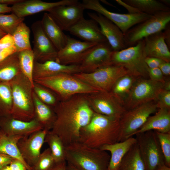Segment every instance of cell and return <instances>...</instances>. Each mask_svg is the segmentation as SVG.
I'll return each instance as SVG.
<instances>
[{
	"instance_id": "51",
	"label": "cell",
	"mask_w": 170,
	"mask_h": 170,
	"mask_svg": "<svg viewBox=\"0 0 170 170\" xmlns=\"http://www.w3.org/2000/svg\"><path fill=\"white\" fill-rule=\"evenodd\" d=\"M11 7L0 4V14H5L11 12Z\"/></svg>"
},
{
	"instance_id": "45",
	"label": "cell",
	"mask_w": 170,
	"mask_h": 170,
	"mask_svg": "<svg viewBox=\"0 0 170 170\" xmlns=\"http://www.w3.org/2000/svg\"><path fill=\"white\" fill-rule=\"evenodd\" d=\"M9 165L11 170H28L26 166L17 159H13Z\"/></svg>"
},
{
	"instance_id": "4",
	"label": "cell",
	"mask_w": 170,
	"mask_h": 170,
	"mask_svg": "<svg viewBox=\"0 0 170 170\" xmlns=\"http://www.w3.org/2000/svg\"><path fill=\"white\" fill-rule=\"evenodd\" d=\"M10 82L13 100L11 116L22 121H31L34 116L33 86L21 72Z\"/></svg>"
},
{
	"instance_id": "44",
	"label": "cell",
	"mask_w": 170,
	"mask_h": 170,
	"mask_svg": "<svg viewBox=\"0 0 170 170\" xmlns=\"http://www.w3.org/2000/svg\"><path fill=\"white\" fill-rule=\"evenodd\" d=\"M145 61L149 68H153L159 67L165 61L156 58L147 57L145 59Z\"/></svg>"
},
{
	"instance_id": "10",
	"label": "cell",
	"mask_w": 170,
	"mask_h": 170,
	"mask_svg": "<svg viewBox=\"0 0 170 170\" xmlns=\"http://www.w3.org/2000/svg\"><path fill=\"white\" fill-rule=\"evenodd\" d=\"M164 83L149 78L138 79L123 102L126 110L142 104L156 101L159 92L163 89Z\"/></svg>"
},
{
	"instance_id": "12",
	"label": "cell",
	"mask_w": 170,
	"mask_h": 170,
	"mask_svg": "<svg viewBox=\"0 0 170 170\" xmlns=\"http://www.w3.org/2000/svg\"><path fill=\"white\" fill-rule=\"evenodd\" d=\"M81 3L84 9L93 10L109 19L124 34L135 25L152 15L144 13L119 14L107 10L98 0H83Z\"/></svg>"
},
{
	"instance_id": "46",
	"label": "cell",
	"mask_w": 170,
	"mask_h": 170,
	"mask_svg": "<svg viewBox=\"0 0 170 170\" xmlns=\"http://www.w3.org/2000/svg\"><path fill=\"white\" fill-rule=\"evenodd\" d=\"M116 2L119 5L124 7L128 12L129 14H136L141 13L137 8L128 4L122 0H116Z\"/></svg>"
},
{
	"instance_id": "56",
	"label": "cell",
	"mask_w": 170,
	"mask_h": 170,
	"mask_svg": "<svg viewBox=\"0 0 170 170\" xmlns=\"http://www.w3.org/2000/svg\"><path fill=\"white\" fill-rule=\"evenodd\" d=\"M0 170H11L9 165L5 166L1 168Z\"/></svg>"
},
{
	"instance_id": "37",
	"label": "cell",
	"mask_w": 170,
	"mask_h": 170,
	"mask_svg": "<svg viewBox=\"0 0 170 170\" xmlns=\"http://www.w3.org/2000/svg\"><path fill=\"white\" fill-rule=\"evenodd\" d=\"M12 107L10 82H0V116H10Z\"/></svg>"
},
{
	"instance_id": "53",
	"label": "cell",
	"mask_w": 170,
	"mask_h": 170,
	"mask_svg": "<svg viewBox=\"0 0 170 170\" xmlns=\"http://www.w3.org/2000/svg\"><path fill=\"white\" fill-rule=\"evenodd\" d=\"M156 170H170V167L163 164L160 166Z\"/></svg>"
},
{
	"instance_id": "29",
	"label": "cell",
	"mask_w": 170,
	"mask_h": 170,
	"mask_svg": "<svg viewBox=\"0 0 170 170\" xmlns=\"http://www.w3.org/2000/svg\"><path fill=\"white\" fill-rule=\"evenodd\" d=\"M23 136L8 135L0 128V152L8 155L22 162L28 170L31 167L25 162L19 150L17 143Z\"/></svg>"
},
{
	"instance_id": "2",
	"label": "cell",
	"mask_w": 170,
	"mask_h": 170,
	"mask_svg": "<svg viewBox=\"0 0 170 170\" xmlns=\"http://www.w3.org/2000/svg\"><path fill=\"white\" fill-rule=\"evenodd\" d=\"M120 119L95 112L89 122L80 130L78 141L99 148L118 142Z\"/></svg>"
},
{
	"instance_id": "35",
	"label": "cell",
	"mask_w": 170,
	"mask_h": 170,
	"mask_svg": "<svg viewBox=\"0 0 170 170\" xmlns=\"http://www.w3.org/2000/svg\"><path fill=\"white\" fill-rule=\"evenodd\" d=\"M30 29L24 21L17 26L12 35L17 52L32 49L30 42Z\"/></svg>"
},
{
	"instance_id": "48",
	"label": "cell",
	"mask_w": 170,
	"mask_h": 170,
	"mask_svg": "<svg viewBox=\"0 0 170 170\" xmlns=\"http://www.w3.org/2000/svg\"><path fill=\"white\" fill-rule=\"evenodd\" d=\"M164 76H169L170 75V62L164 61L159 66Z\"/></svg>"
},
{
	"instance_id": "19",
	"label": "cell",
	"mask_w": 170,
	"mask_h": 170,
	"mask_svg": "<svg viewBox=\"0 0 170 170\" xmlns=\"http://www.w3.org/2000/svg\"><path fill=\"white\" fill-rule=\"evenodd\" d=\"M87 14L91 19L98 23L113 51H118L127 48L124 34L117 26L99 14L88 12Z\"/></svg>"
},
{
	"instance_id": "54",
	"label": "cell",
	"mask_w": 170,
	"mask_h": 170,
	"mask_svg": "<svg viewBox=\"0 0 170 170\" xmlns=\"http://www.w3.org/2000/svg\"><path fill=\"white\" fill-rule=\"evenodd\" d=\"M159 1L165 5L170 7V0H160Z\"/></svg>"
},
{
	"instance_id": "24",
	"label": "cell",
	"mask_w": 170,
	"mask_h": 170,
	"mask_svg": "<svg viewBox=\"0 0 170 170\" xmlns=\"http://www.w3.org/2000/svg\"><path fill=\"white\" fill-rule=\"evenodd\" d=\"M144 53L146 57H152L170 62V52L165 39L163 31L144 39Z\"/></svg>"
},
{
	"instance_id": "17",
	"label": "cell",
	"mask_w": 170,
	"mask_h": 170,
	"mask_svg": "<svg viewBox=\"0 0 170 170\" xmlns=\"http://www.w3.org/2000/svg\"><path fill=\"white\" fill-rule=\"evenodd\" d=\"M48 131L42 129L21 139L17 143L19 152L26 163L31 167L37 162Z\"/></svg>"
},
{
	"instance_id": "15",
	"label": "cell",
	"mask_w": 170,
	"mask_h": 170,
	"mask_svg": "<svg viewBox=\"0 0 170 170\" xmlns=\"http://www.w3.org/2000/svg\"><path fill=\"white\" fill-rule=\"evenodd\" d=\"M33 37L32 49L35 61L42 63L56 60L58 51L46 35L40 20L34 22L31 26Z\"/></svg>"
},
{
	"instance_id": "36",
	"label": "cell",
	"mask_w": 170,
	"mask_h": 170,
	"mask_svg": "<svg viewBox=\"0 0 170 170\" xmlns=\"http://www.w3.org/2000/svg\"><path fill=\"white\" fill-rule=\"evenodd\" d=\"M18 57L21 72L30 81L33 87V72L35 60L32 49L18 52Z\"/></svg>"
},
{
	"instance_id": "31",
	"label": "cell",
	"mask_w": 170,
	"mask_h": 170,
	"mask_svg": "<svg viewBox=\"0 0 170 170\" xmlns=\"http://www.w3.org/2000/svg\"><path fill=\"white\" fill-rule=\"evenodd\" d=\"M118 170H146L137 143L126 154L122 161Z\"/></svg>"
},
{
	"instance_id": "21",
	"label": "cell",
	"mask_w": 170,
	"mask_h": 170,
	"mask_svg": "<svg viewBox=\"0 0 170 170\" xmlns=\"http://www.w3.org/2000/svg\"><path fill=\"white\" fill-rule=\"evenodd\" d=\"M0 128L5 133L11 136H28L43 129L34 119L26 122L13 117L11 115L0 116Z\"/></svg>"
},
{
	"instance_id": "52",
	"label": "cell",
	"mask_w": 170,
	"mask_h": 170,
	"mask_svg": "<svg viewBox=\"0 0 170 170\" xmlns=\"http://www.w3.org/2000/svg\"><path fill=\"white\" fill-rule=\"evenodd\" d=\"M163 89L170 91V81L169 80L165 79L164 83Z\"/></svg>"
},
{
	"instance_id": "23",
	"label": "cell",
	"mask_w": 170,
	"mask_h": 170,
	"mask_svg": "<svg viewBox=\"0 0 170 170\" xmlns=\"http://www.w3.org/2000/svg\"><path fill=\"white\" fill-rule=\"evenodd\" d=\"M80 72L78 65H65L55 60L42 63L35 61L33 76L34 80L60 73L73 74Z\"/></svg>"
},
{
	"instance_id": "28",
	"label": "cell",
	"mask_w": 170,
	"mask_h": 170,
	"mask_svg": "<svg viewBox=\"0 0 170 170\" xmlns=\"http://www.w3.org/2000/svg\"><path fill=\"white\" fill-rule=\"evenodd\" d=\"M34 118L43 129L51 130L56 119V115L52 107L42 102L33 93Z\"/></svg>"
},
{
	"instance_id": "16",
	"label": "cell",
	"mask_w": 170,
	"mask_h": 170,
	"mask_svg": "<svg viewBox=\"0 0 170 170\" xmlns=\"http://www.w3.org/2000/svg\"><path fill=\"white\" fill-rule=\"evenodd\" d=\"M97 44L68 36L65 46L58 51L55 61L65 65H79L90 49Z\"/></svg>"
},
{
	"instance_id": "30",
	"label": "cell",
	"mask_w": 170,
	"mask_h": 170,
	"mask_svg": "<svg viewBox=\"0 0 170 170\" xmlns=\"http://www.w3.org/2000/svg\"><path fill=\"white\" fill-rule=\"evenodd\" d=\"M21 72L18 52L0 62V82H10Z\"/></svg>"
},
{
	"instance_id": "6",
	"label": "cell",
	"mask_w": 170,
	"mask_h": 170,
	"mask_svg": "<svg viewBox=\"0 0 170 170\" xmlns=\"http://www.w3.org/2000/svg\"><path fill=\"white\" fill-rule=\"evenodd\" d=\"M144 45L143 39L134 46L120 51H113L112 65L122 66L129 74L138 77L148 78L149 68L145 61Z\"/></svg>"
},
{
	"instance_id": "1",
	"label": "cell",
	"mask_w": 170,
	"mask_h": 170,
	"mask_svg": "<svg viewBox=\"0 0 170 170\" xmlns=\"http://www.w3.org/2000/svg\"><path fill=\"white\" fill-rule=\"evenodd\" d=\"M53 109L56 119L50 131L59 137L65 146L78 141L80 130L88 124L94 112L85 94L60 101Z\"/></svg>"
},
{
	"instance_id": "55",
	"label": "cell",
	"mask_w": 170,
	"mask_h": 170,
	"mask_svg": "<svg viewBox=\"0 0 170 170\" xmlns=\"http://www.w3.org/2000/svg\"><path fill=\"white\" fill-rule=\"evenodd\" d=\"M68 166L70 170H79L72 165L67 163Z\"/></svg>"
},
{
	"instance_id": "8",
	"label": "cell",
	"mask_w": 170,
	"mask_h": 170,
	"mask_svg": "<svg viewBox=\"0 0 170 170\" xmlns=\"http://www.w3.org/2000/svg\"><path fill=\"white\" fill-rule=\"evenodd\" d=\"M170 11L158 12L135 25L124 34L127 47L135 45L145 38L162 31L169 25Z\"/></svg>"
},
{
	"instance_id": "5",
	"label": "cell",
	"mask_w": 170,
	"mask_h": 170,
	"mask_svg": "<svg viewBox=\"0 0 170 170\" xmlns=\"http://www.w3.org/2000/svg\"><path fill=\"white\" fill-rule=\"evenodd\" d=\"M34 81L52 91L60 101L66 100L76 95L87 94L99 90L71 74L60 73L35 79Z\"/></svg>"
},
{
	"instance_id": "14",
	"label": "cell",
	"mask_w": 170,
	"mask_h": 170,
	"mask_svg": "<svg viewBox=\"0 0 170 170\" xmlns=\"http://www.w3.org/2000/svg\"><path fill=\"white\" fill-rule=\"evenodd\" d=\"M113 52L108 42L95 45L78 65L80 72H91L102 67L112 65L111 59Z\"/></svg>"
},
{
	"instance_id": "22",
	"label": "cell",
	"mask_w": 170,
	"mask_h": 170,
	"mask_svg": "<svg viewBox=\"0 0 170 170\" xmlns=\"http://www.w3.org/2000/svg\"><path fill=\"white\" fill-rule=\"evenodd\" d=\"M68 31L84 41L97 44L107 42L98 23L91 19H85L83 17Z\"/></svg>"
},
{
	"instance_id": "18",
	"label": "cell",
	"mask_w": 170,
	"mask_h": 170,
	"mask_svg": "<svg viewBox=\"0 0 170 170\" xmlns=\"http://www.w3.org/2000/svg\"><path fill=\"white\" fill-rule=\"evenodd\" d=\"M84 9L78 1L70 5H60L49 10V14L63 31L69 29L83 17Z\"/></svg>"
},
{
	"instance_id": "57",
	"label": "cell",
	"mask_w": 170,
	"mask_h": 170,
	"mask_svg": "<svg viewBox=\"0 0 170 170\" xmlns=\"http://www.w3.org/2000/svg\"><path fill=\"white\" fill-rule=\"evenodd\" d=\"M6 34H7L0 29V39Z\"/></svg>"
},
{
	"instance_id": "41",
	"label": "cell",
	"mask_w": 170,
	"mask_h": 170,
	"mask_svg": "<svg viewBox=\"0 0 170 170\" xmlns=\"http://www.w3.org/2000/svg\"><path fill=\"white\" fill-rule=\"evenodd\" d=\"M155 131L164 156L165 164L170 167V132Z\"/></svg>"
},
{
	"instance_id": "7",
	"label": "cell",
	"mask_w": 170,
	"mask_h": 170,
	"mask_svg": "<svg viewBox=\"0 0 170 170\" xmlns=\"http://www.w3.org/2000/svg\"><path fill=\"white\" fill-rule=\"evenodd\" d=\"M158 109L156 102L152 101L127 110L119 120L120 132L117 142L133 137L148 118Z\"/></svg>"
},
{
	"instance_id": "33",
	"label": "cell",
	"mask_w": 170,
	"mask_h": 170,
	"mask_svg": "<svg viewBox=\"0 0 170 170\" xmlns=\"http://www.w3.org/2000/svg\"><path fill=\"white\" fill-rule=\"evenodd\" d=\"M139 78L130 74L123 75L117 80L110 92L123 104L124 100Z\"/></svg>"
},
{
	"instance_id": "20",
	"label": "cell",
	"mask_w": 170,
	"mask_h": 170,
	"mask_svg": "<svg viewBox=\"0 0 170 170\" xmlns=\"http://www.w3.org/2000/svg\"><path fill=\"white\" fill-rule=\"evenodd\" d=\"M77 2V0H62L54 2H45L40 0H23L11 7V12L19 17L24 18L39 12H48L60 5L71 4Z\"/></svg>"
},
{
	"instance_id": "49",
	"label": "cell",
	"mask_w": 170,
	"mask_h": 170,
	"mask_svg": "<svg viewBox=\"0 0 170 170\" xmlns=\"http://www.w3.org/2000/svg\"><path fill=\"white\" fill-rule=\"evenodd\" d=\"M50 170H70L69 168L66 161L55 163L54 166Z\"/></svg>"
},
{
	"instance_id": "50",
	"label": "cell",
	"mask_w": 170,
	"mask_h": 170,
	"mask_svg": "<svg viewBox=\"0 0 170 170\" xmlns=\"http://www.w3.org/2000/svg\"><path fill=\"white\" fill-rule=\"evenodd\" d=\"M23 0H0V4L12 6L22 2Z\"/></svg>"
},
{
	"instance_id": "38",
	"label": "cell",
	"mask_w": 170,
	"mask_h": 170,
	"mask_svg": "<svg viewBox=\"0 0 170 170\" xmlns=\"http://www.w3.org/2000/svg\"><path fill=\"white\" fill-rule=\"evenodd\" d=\"M33 91L37 98L42 102L52 108L60 101L57 95L46 87L34 82Z\"/></svg>"
},
{
	"instance_id": "27",
	"label": "cell",
	"mask_w": 170,
	"mask_h": 170,
	"mask_svg": "<svg viewBox=\"0 0 170 170\" xmlns=\"http://www.w3.org/2000/svg\"><path fill=\"white\" fill-rule=\"evenodd\" d=\"M40 22L44 32L57 50L62 48L66 43L68 36L48 13H44Z\"/></svg>"
},
{
	"instance_id": "39",
	"label": "cell",
	"mask_w": 170,
	"mask_h": 170,
	"mask_svg": "<svg viewBox=\"0 0 170 170\" xmlns=\"http://www.w3.org/2000/svg\"><path fill=\"white\" fill-rule=\"evenodd\" d=\"M24 20L12 13L0 14V29L6 34L12 35L19 25Z\"/></svg>"
},
{
	"instance_id": "43",
	"label": "cell",
	"mask_w": 170,
	"mask_h": 170,
	"mask_svg": "<svg viewBox=\"0 0 170 170\" xmlns=\"http://www.w3.org/2000/svg\"><path fill=\"white\" fill-rule=\"evenodd\" d=\"M148 77L150 80L156 82L164 83L165 78L159 67L149 68Z\"/></svg>"
},
{
	"instance_id": "25",
	"label": "cell",
	"mask_w": 170,
	"mask_h": 170,
	"mask_svg": "<svg viewBox=\"0 0 170 170\" xmlns=\"http://www.w3.org/2000/svg\"><path fill=\"white\" fill-rule=\"evenodd\" d=\"M136 143V138L132 137L122 141L101 147L100 149L109 151L110 153L108 170H118L123 157Z\"/></svg>"
},
{
	"instance_id": "13",
	"label": "cell",
	"mask_w": 170,
	"mask_h": 170,
	"mask_svg": "<svg viewBox=\"0 0 170 170\" xmlns=\"http://www.w3.org/2000/svg\"><path fill=\"white\" fill-rule=\"evenodd\" d=\"M85 95L90 106L95 113L120 119L127 111L122 103L110 92L99 90Z\"/></svg>"
},
{
	"instance_id": "3",
	"label": "cell",
	"mask_w": 170,
	"mask_h": 170,
	"mask_svg": "<svg viewBox=\"0 0 170 170\" xmlns=\"http://www.w3.org/2000/svg\"><path fill=\"white\" fill-rule=\"evenodd\" d=\"M65 160L79 170H108L110 155L107 151L79 141L65 146Z\"/></svg>"
},
{
	"instance_id": "40",
	"label": "cell",
	"mask_w": 170,
	"mask_h": 170,
	"mask_svg": "<svg viewBox=\"0 0 170 170\" xmlns=\"http://www.w3.org/2000/svg\"><path fill=\"white\" fill-rule=\"evenodd\" d=\"M55 163L49 148L41 153L36 163L31 170H50Z\"/></svg>"
},
{
	"instance_id": "47",
	"label": "cell",
	"mask_w": 170,
	"mask_h": 170,
	"mask_svg": "<svg viewBox=\"0 0 170 170\" xmlns=\"http://www.w3.org/2000/svg\"><path fill=\"white\" fill-rule=\"evenodd\" d=\"M13 159L8 155L0 152V169L5 166L9 165Z\"/></svg>"
},
{
	"instance_id": "42",
	"label": "cell",
	"mask_w": 170,
	"mask_h": 170,
	"mask_svg": "<svg viewBox=\"0 0 170 170\" xmlns=\"http://www.w3.org/2000/svg\"><path fill=\"white\" fill-rule=\"evenodd\" d=\"M156 101L158 109L170 110V91L162 89L158 94Z\"/></svg>"
},
{
	"instance_id": "34",
	"label": "cell",
	"mask_w": 170,
	"mask_h": 170,
	"mask_svg": "<svg viewBox=\"0 0 170 170\" xmlns=\"http://www.w3.org/2000/svg\"><path fill=\"white\" fill-rule=\"evenodd\" d=\"M44 143L48 145L55 163L66 161L65 146L59 136L50 131H48Z\"/></svg>"
},
{
	"instance_id": "11",
	"label": "cell",
	"mask_w": 170,
	"mask_h": 170,
	"mask_svg": "<svg viewBox=\"0 0 170 170\" xmlns=\"http://www.w3.org/2000/svg\"><path fill=\"white\" fill-rule=\"evenodd\" d=\"M135 135L146 170H156L160 166L165 164L164 156L155 131L150 130Z\"/></svg>"
},
{
	"instance_id": "26",
	"label": "cell",
	"mask_w": 170,
	"mask_h": 170,
	"mask_svg": "<svg viewBox=\"0 0 170 170\" xmlns=\"http://www.w3.org/2000/svg\"><path fill=\"white\" fill-rule=\"evenodd\" d=\"M153 130L162 133L170 132V110L158 109L154 115L150 116L143 125L135 133Z\"/></svg>"
},
{
	"instance_id": "32",
	"label": "cell",
	"mask_w": 170,
	"mask_h": 170,
	"mask_svg": "<svg viewBox=\"0 0 170 170\" xmlns=\"http://www.w3.org/2000/svg\"><path fill=\"white\" fill-rule=\"evenodd\" d=\"M141 13L153 15L158 12L170 11V8L156 0H122Z\"/></svg>"
},
{
	"instance_id": "9",
	"label": "cell",
	"mask_w": 170,
	"mask_h": 170,
	"mask_svg": "<svg viewBox=\"0 0 170 170\" xmlns=\"http://www.w3.org/2000/svg\"><path fill=\"white\" fill-rule=\"evenodd\" d=\"M128 72L123 66L110 65L89 73L79 72L75 77L99 90L110 92L117 80Z\"/></svg>"
}]
</instances>
